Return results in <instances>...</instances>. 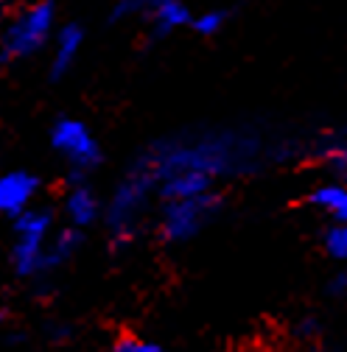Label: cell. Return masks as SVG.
Segmentation results:
<instances>
[{"mask_svg":"<svg viewBox=\"0 0 347 352\" xmlns=\"http://www.w3.org/2000/svg\"><path fill=\"white\" fill-rule=\"evenodd\" d=\"M59 212L67 227L87 232L104 221V201L87 179H70V185L62 193Z\"/></svg>","mask_w":347,"mask_h":352,"instance_id":"obj_7","label":"cell"},{"mask_svg":"<svg viewBox=\"0 0 347 352\" xmlns=\"http://www.w3.org/2000/svg\"><path fill=\"white\" fill-rule=\"evenodd\" d=\"M319 246L328 260H333L336 266H347V224H333L328 221L319 235Z\"/></svg>","mask_w":347,"mask_h":352,"instance_id":"obj_14","label":"cell"},{"mask_svg":"<svg viewBox=\"0 0 347 352\" xmlns=\"http://www.w3.org/2000/svg\"><path fill=\"white\" fill-rule=\"evenodd\" d=\"M165 3L168 0H115L109 9V23H126V20H138V17L146 20Z\"/></svg>","mask_w":347,"mask_h":352,"instance_id":"obj_15","label":"cell"},{"mask_svg":"<svg viewBox=\"0 0 347 352\" xmlns=\"http://www.w3.org/2000/svg\"><path fill=\"white\" fill-rule=\"evenodd\" d=\"M109 352H168L160 341H151L146 336H138V333H120L115 341H112V349Z\"/></svg>","mask_w":347,"mask_h":352,"instance_id":"obj_16","label":"cell"},{"mask_svg":"<svg viewBox=\"0 0 347 352\" xmlns=\"http://www.w3.org/2000/svg\"><path fill=\"white\" fill-rule=\"evenodd\" d=\"M84 42H87V34L78 23L59 25L51 48H48V78L51 81H62L76 70L81 51H84Z\"/></svg>","mask_w":347,"mask_h":352,"instance_id":"obj_9","label":"cell"},{"mask_svg":"<svg viewBox=\"0 0 347 352\" xmlns=\"http://www.w3.org/2000/svg\"><path fill=\"white\" fill-rule=\"evenodd\" d=\"M222 193L213 190L193 199H168L154 210V232L165 246L196 241L222 212Z\"/></svg>","mask_w":347,"mask_h":352,"instance_id":"obj_5","label":"cell"},{"mask_svg":"<svg viewBox=\"0 0 347 352\" xmlns=\"http://www.w3.org/2000/svg\"><path fill=\"white\" fill-rule=\"evenodd\" d=\"M328 294H330L333 299L347 296V266H339V269L333 272V277L328 280Z\"/></svg>","mask_w":347,"mask_h":352,"instance_id":"obj_18","label":"cell"},{"mask_svg":"<svg viewBox=\"0 0 347 352\" xmlns=\"http://www.w3.org/2000/svg\"><path fill=\"white\" fill-rule=\"evenodd\" d=\"M56 230H59L56 212L39 204L12 221L9 266L17 280L36 283L48 277V252Z\"/></svg>","mask_w":347,"mask_h":352,"instance_id":"obj_4","label":"cell"},{"mask_svg":"<svg viewBox=\"0 0 347 352\" xmlns=\"http://www.w3.org/2000/svg\"><path fill=\"white\" fill-rule=\"evenodd\" d=\"M193 9L185 3V0H168L165 6H160L154 14H149L143 23H146V34L151 42H162L180 31H191V23H193Z\"/></svg>","mask_w":347,"mask_h":352,"instance_id":"obj_11","label":"cell"},{"mask_svg":"<svg viewBox=\"0 0 347 352\" xmlns=\"http://www.w3.org/2000/svg\"><path fill=\"white\" fill-rule=\"evenodd\" d=\"M306 204L333 224H347V179H322L306 193Z\"/></svg>","mask_w":347,"mask_h":352,"instance_id":"obj_10","label":"cell"},{"mask_svg":"<svg viewBox=\"0 0 347 352\" xmlns=\"http://www.w3.org/2000/svg\"><path fill=\"white\" fill-rule=\"evenodd\" d=\"M157 210V182L154 176L132 162L120 176V182L112 188L109 199L104 201V230L115 249H123L140 238L143 224Z\"/></svg>","mask_w":347,"mask_h":352,"instance_id":"obj_2","label":"cell"},{"mask_svg":"<svg viewBox=\"0 0 347 352\" xmlns=\"http://www.w3.org/2000/svg\"><path fill=\"white\" fill-rule=\"evenodd\" d=\"M81 243H84V232H78V230H73L67 224H62L56 230V235L51 241V252H48V277L56 274L59 269L70 266L73 257L81 249Z\"/></svg>","mask_w":347,"mask_h":352,"instance_id":"obj_12","label":"cell"},{"mask_svg":"<svg viewBox=\"0 0 347 352\" xmlns=\"http://www.w3.org/2000/svg\"><path fill=\"white\" fill-rule=\"evenodd\" d=\"M322 154H325V162L333 170V176H341V179H347V143H333Z\"/></svg>","mask_w":347,"mask_h":352,"instance_id":"obj_17","label":"cell"},{"mask_svg":"<svg viewBox=\"0 0 347 352\" xmlns=\"http://www.w3.org/2000/svg\"><path fill=\"white\" fill-rule=\"evenodd\" d=\"M230 17L233 12L227 6H210V9H202L193 14V23H191V34H196L199 39H213L219 36L227 25H230Z\"/></svg>","mask_w":347,"mask_h":352,"instance_id":"obj_13","label":"cell"},{"mask_svg":"<svg viewBox=\"0 0 347 352\" xmlns=\"http://www.w3.org/2000/svg\"><path fill=\"white\" fill-rule=\"evenodd\" d=\"M264 157V140L252 131L213 129L154 140L135 157V162L154 176L160 204L219 190V182L252 173Z\"/></svg>","mask_w":347,"mask_h":352,"instance_id":"obj_1","label":"cell"},{"mask_svg":"<svg viewBox=\"0 0 347 352\" xmlns=\"http://www.w3.org/2000/svg\"><path fill=\"white\" fill-rule=\"evenodd\" d=\"M42 182L39 176L28 168H12L0 176V212L9 221L20 218L23 212H28L31 207H36Z\"/></svg>","mask_w":347,"mask_h":352,"instance_id":"obj_8","label":"cell"},{"mask_svg":"<svg viewBox=\"0 0 347 352\" xmlns=\"http://www.w3.org/2000/svg\"><path fill=\"white\" fill-rule=\"evenodd\" d=\"M56 31H59V17L54 0H28V3L17 6L3 23L0 59H3V65L34 59L51 48Z\"/></svg>","mask_w":347,"mask_h":352,"instance_id":"obj_3","label":"cell"},{"mask_svg":"<svg viewBox=\"0 0 347 352\" xmlns=\"http://www.w3.org/2000/svg\"><path fill=\"white\" fill-rule=\"evenodd\" d=\"M48 143L54 154L65 162L70 179H87L101 162H104V148L101 140L90 123H84L76 115H59L51 129H48Z\"/></svg>","mask_w":347,"mask_h":352,"instance_id":"obj_6","label":"cell"}]
</instances>
